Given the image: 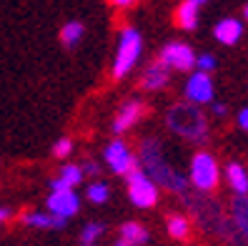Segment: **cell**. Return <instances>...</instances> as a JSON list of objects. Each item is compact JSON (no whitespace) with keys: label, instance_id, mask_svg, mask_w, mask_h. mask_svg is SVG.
I'll use <instances>...</instances> for the list:
<instances>
[{"label":"cell","instance_id":"6da1fadb","mask_svg":"<svg viewBox=\"0 0 248 246\" xmlns=\"http://www.w3.org/2000/svg\"><path fill=\"white\" fill-rule=\"evenodd\" d=\"M136 156H138V166L155 181L158 189H166V191L178 194V196L188 194V176L173 168V164L166 158L163 143L158 138H153V136L143 138Z\"/></svg>","mask_w":248,"mask_h":246},{"label":"cell","instance_id":"7a4b0ae2","mask_svg":"<svg viewBox=\"0 0 248 246\" xmlns=\"http://www.w3.org/2000/svg\"><path fill=\"white\" fill-rule=\"evenodd\" d=\"M166 126L170 133L188 143H206L208 138V118L201 111V106L193 103H176L166 111Z\"/></svg>","mask_w":248,"mask_h":246},{"label":"cell","instance_id":"3957f363","mask_svg":"<svg viewBox=\"0 0 248 246\" xmlns=\"http://www.w3.org/2000/svg\"><path fill=\"white\" fill-rule=\"evenodd\" d=\"M143 58V35L136 25H123L115 38V53L110 63L113 81H125Z\"/></svg>","mask_w":248,"mask_h":246},{"label":"cell","instance_id":"277c9868","mask_svg":"<svg viewBox=\"0 0 248 246\" xmlns=\"http://www.w3.org/2000/svg\"><path fill=\"white\" fill-rule=\"evenodd\" d=\"M221 183V166L218 158L208 151H198L188 166V186H193L198 194H211Z\"/></svg>","mask_w":248,"mask_h":246},{"label":"cell","instance_id":"5b68a950","mask_svg":"<svg viewBox=\"0 0 248 246\" xmlns=\"http://www.w3.org/2000/svg\"><path fill=\"white\" fill-rule=\"evenodd\" d=\"M125 194L128 201L133 204L136 209H153L158 206V198H160V189L155 186V181L145 173L140 166H136L130 173H125Z\"/></svg>","mask_w":248,"mask_h":246},{"label":"cell","instance_id":"8992f818","mask_svg":"<svg viewBox=\"0 0 248 246\" xmlns=\"http://www.w3.org/2000/svg\"><path fill=\"white\" fill-rule=\"evenodd\" d=\"M100 158H103V166L113 173V176H125V173H130L138 166V156H136L133 148L128 146V141L123 136L110 138L103 146Z\"/></svg>","mask_w":248,"mask_h":246},{"label":"cell","instance_id":"52a82bcc","mask_svg":"<svg viewBox=\"0 0 248 246\" xmlns=\"http://www.w3.org/2000/svg\"><path fill=\"white\" fill-rule=\"evenodd\" d=\"M158 61L163 63L170 73H191L196 68V50L183 40H170L160 48Z\"/></svg>","mask_w":248,"mask_h":246},{"label":"cell","instance_id":"ba28073f","mask_svg":"<svg viewBox=\"0 0 248 246\" xmlns=\"http://www.w3.org/2000/svg\"><path fill=\"white\" fill-rule=\"evenodd\" d=\"M183 98L193 106H208L216 98V83L211 78V73H203V70H191L183 83Z\"/></svg>","mask_w":248,"mask_h":246},{"label":"cell","instance_id":"9c48e42d","mask_svg":"<svg viewBox=\"0 0 248 246\" xmlns=\"http://www.w3.org/2000/svg\"><path fill=\"white\" fill-rule=\"evenodd\" d=\"M145 115V103L140 98H128L118 106V111L113 113V121H110V131L115 136H123L128 131H133V128L140 123V118Z\"/></svg>","mask_w":248,"mask_h":246},{"label":"cell","instance_id":"30bf717a","mask_svg":"<svg viewBox=\"0 0 248 246\" xmlns=\"http://www.w3.org/2000/svg\"><path fill=\"white\" fill-rule=\"evenodd\" d=\"M46 211H50L58 219L70 221L73 216L80 213V196L76 189H55L46 198Z\"/></svg>","mask_w":248,"mask_h":246},{"label":"cell","instance_id":"8fae6325","mask_svg":"<svg viewBox=\"0 0 248 246\" xmlns=\"http://www.w3.org/2000/svg\"><path fill=\"white\" fill-rule=\"evenodd\" d=\"M168 81H170V70L160 61H155V63L143 68V73H140V88L155 93V91H163L166 85H168Z\"/></svg>","mask_w":248,"mask_h":246},{"label":"cell","instance_id":"7c38bea8","mask_svg":"<svg viewBox=\"0 0 248 246\" xmlns=\"http://www.w3.org/2000/svg\"><path fill=\"white\" fill-rule=\"evenodd\" d=\"M20 221L31 229H40V231H61L65 229V219H58L50 211H23L20 213Z\"/></svg>","mask_w":248,"mask_h":246},{"label":"cell","instance_id":"4fadbf2b","mask_svg":"<svg viewBox=\"0 0 248 246\" xmlns=\"http://www.w3.org/2000/svg\"><path fill=\"white\" fill-rule=\"evenodd\" d=\"M85 181V176H83V168H80V164H63L61 168H58V173H55V179H50V191H55V189H76V186H80Z\"/></svg>","mask_w":248,"mask_h":246},{"label":"cell","instance_id":"5bb4252c","mask_svg":"<svg viewBox=\"0 0 248 246\" xmlns=\"http://www.w3.org/2000/svg\"><path fill=\"white\" fill-rule=\"evenodd\" d=\"M213 38L221 43V46H236L243 38V23L238 18H223L218 20L213 28Z\"/></svg>","mask_w":248,"mask_h":246},{"label":"cell","instance_id":"9a60e30c","mask_svg":"<svg viewBox=\"0 0 248 246\" xmlns=\"http://www.w3.org/2000/svg\"><path fill=\"white\" fill-rule=\"evenodd\" d=\"M223 179H226V183H228V189L236 194V196H246V194H248V171H246L238 161L226 164Z\"/></svg>","mask_w":248,"mask_h":246},{"label":"cell","instance_id":"2e32d148","mask_svg":"<svg viewBox=\"0 0 248 246\" xmlns=\"http://www.w3.org/2000/svg\"><path fill=\"white\" fill-rule=\"evenodd\" d=\"M231 226L236 229L238 241L248 246V209H246V196H238L231 206Z\"/></svg>","mask_w":248,"mask_h":246},{"label":"cell","instance_id":"e0dca14e","mask_svg":"<svg viewBox=\"0 0 248 246\" xmlns=\"http://www.w3.org/2000/svg\"><path fill=\"white\" fill-rule=\"evenodd\" d=\"M118 239L125 244V246H145L151 239L148 229L138 221H125L121 229H118Z\"/></svg>","mask_w":248,"mask_h":246},{"label":"cell","instance_id":"ac0fdd59","mask_svg":"<svg viewBox=\"0 0 248 246\" xmlns=\"http://www.w3.org/2000/svg\"><path fill=\"white\" fill-rule=\"evenodd\" d=\"M85 201L93 206H106L110 201V186L103 179H91L85 186Z\"/></svg>","mask_w":248,"mask_h":246},{"label":"cell","instance_id":"d6986e66","mask_svg":"<svg viewBox=\"0 0 248 246\" xmlns=\"http://www.w3.org/2000/svg\"><path fill=\"white\" fill-rule=\"evenodd\" d=\"M191 219L183 213H170L168 219H166V231H168V236L170 239H176V241H186V239H191Z\"/></svg>","mask_w":248,"mask_h":246},{"label":"cell","instance_id":"ffe728a7","mask_svg":"<svg viewBox=\"0 0 248 246\" xmlns=\"http://www.w3.org/2000/svg\"><path fill=\"white\" fill-rule=\"evenodd\" d=\"M198 13H201L198 5H193L191 0H183V3L176 8V25L181 28V31H196Z\"/></svg>","mask_w":248,"mask_h":246},{"label":"cell","instance_id":"44dd1931","mask_svg":"<svg viewBox=\"0 0 248 246\" xmlns=\"http://www.w3.org/2000/svg\"><path fill=\"white\" fill-rule=\"evenodd\" d=\"M85 35V25L80 20H68L63 28H61V33H58V38H61V43L65 48H76L80 46V40Z\"/></svg>","mask_w":248,"mask_h":246},{"label":"cell","instance_id":"7402d4cb","mask_svg":"<svg viewBox=\"0 0 248 246\" xmlns=\"http://www.w3.org/2000/svg\"><path fill=\"white\" fill-rule=\"evenodd\" d=\"M103 234H106L103 224H100V221H88L80 229V244H98Z\"/></svg>","mask_w":248,"mask_h":246},{"label":"cell","instance_id":"603a6c76","mask_svg":"<svg viewBox=\"0 0 248 246\" xmlns=\"http://www.w3.org/2000/svg\"><path fill=\"white\" fill-rule=\"evenodd\" d=\"M73 151H76V146H73V138H68V136L58 138L53 143V158H58V161H68Z\"/></svg>","mask_w":248,"mask_h":246},{"label":"cell","instance_id":"cb8c5ba5","mask_svg":"<svg viewBox=\"0 0 248 246\" xmlns=\"http://www.w3.org/2000/svg\"><path fill=\"white\" fill-rule=\"evenodd\" d=\"M196 70L213 73V70H216V55H213V53H201V55H196Z\"/></svg>","mask_w":248,"mask_h":246},{"label":"cell","instance_id":"d4e9b609","mask_svg":"<svg viewBox=\"0 0 248 246\" xmlns=\"http://www.w3.org/2000/svg\"><path fill=\"white\" fill-rule=\"evenodd\" d=\"M80 168H83V176L85 179H100V166L98 161H85V164H80Z\"/></svg>","mask_w":248,"mask_h":246},{"label":"cell","instance_id":"484cf974","mask_svg":"<svg viewBox=\"0 0 248 246\" xmlns=\"http://www.w3.org/2000/svg\"><path fill=\"white\" fill-rule=\"evenodd\" d=\"M110 3V8H115V10H128V8H133L138 0H108Z\"/></svg>","mask_w":248,"mask_h":246},{"label":"cell","instance_id":"4316f807","mask_svg":"<svg viewBox=\"0 0 248 246\" xmlns=\"http://www.w3.org/2000/svg\"><path fill=\"white\" fill-rule=\"evenodd\" d=\"M236 121H238V128H241V131H248V106L238 111V115H236Z\"/></svg>","mask_w":248,"mask_h":246},{"label":"cell","instance_id":"83f0119b","mask_svg":"<svg viewBox=\"0 0 248 246\" xmlns=\"http://www.w3.org/2000/svg\"><path fill=\"white\" fill-rule=\"evenodd\" d=\"M13 216H16V211H13L10 206H0V226H5Z\"/></svg>","mask_w":248,"mask_h":246},{"label":"cell","instance_id":"f1b7e54d","mask_svg":"<svg viewBox=\"0 0 248 246\" xmlns=\"http://www.w3.org/2000/svg\"><path fill=\"white\" fill-rule=\"evenodd\" d=\"M211 111H213V115H216V118H223V115L228 113L226 103H213V106H211Z\"/></svg>","mask_w":248,"mask_h":246},{"label":"cell","instance_id":"f546056e","mask_svg":"<svg viewBox=\"0 0 248 246\" xmlns=\"http://www.w3.org/2000/svg\"><path fill=\"white\" fill-rule=\"evenodd\" d=\"M191 3H193V5H198V8H201V5H206V3H208V0H191Z\"/></svg>","mask_w":248,"mask_h":246},{"label":"cell","instance_id":"4dcf8cb0","mask_svg":"<svg viewBox=\"0 0 248 246\" xmlns=\"http://www.w3.org/2000/svg\"><path fill=\"white\" fill-rule=\"evenodd\" d=\"M243 16H246V20H248V5L243 8Z\"/></svg>","mask_w":248,"mask_h":246},{"label":"cell","instance_id":"1f68e13d","mask_svg":"<svg viewBox=\"0 0 248 246\" xmlns=\"http://www.w3.org/2000/svg\"><path fill=\"white\" fill-rule=\"evenodd\" d=\"M83 246H95V244H83Z\"/></svg>","mask_w":248,"mask_h":246},{"label":"cell","instance_id":"d6a6232c","mask_svg":"<svg viewBox=\"0 0 248 246\" xmlns=\"http://www.w3.org/2000/svg\"><path fill=\"white\" fill-rule=\"evenodd\" d=\"M246 209H248V198H246Z\"/></svg>","mask_w":248,"mask_h":246}]
</instances>
